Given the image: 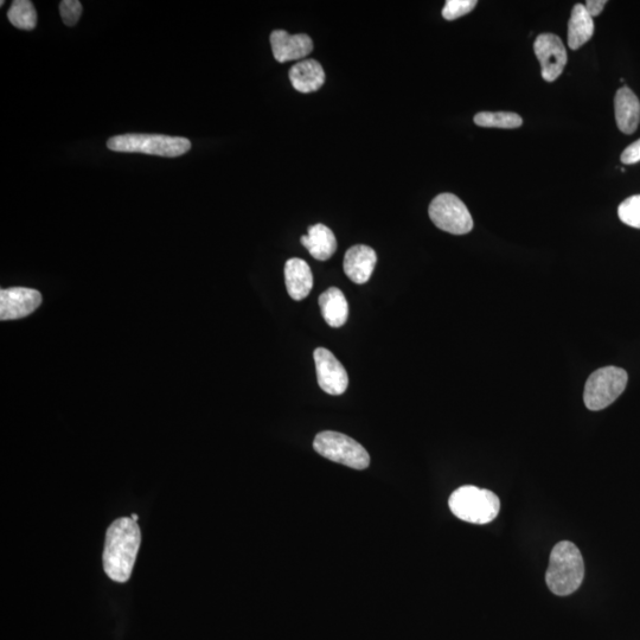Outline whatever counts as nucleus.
<instances>
[{
  "mask_svg": "<svg viewBox=\"0 0 640 640\" xmlns=\"http://www.w3.org/2000/svg\"><path fill=\"white\" fill-rule=\"evenodd\" d=\"M142 534L132 518H119L108 528L104 550V569L113 581L126 582L139 552Z\"/></svg>",
  "mask_w": 640,
  "mask_h": 640,
  "instance_id": "f257e3e1",
  "label": "nucleus"
},
{
  "mask_svg": "<svg viewBox=\"0 0 640 640\" xmlns=\"http://www.w3.org/2000/svg\"><path fill=\"white\" fill-rule=\"evenodd\" d=\"M585 578L584 558L574 543L562 541L550 554L546 582L549 590L559 597L578 591Z\"/></svg>",
  "mask_w": 640,
  "mask_h": 640,
  "instance_id": "f03ea898",
  "label": "nucleus"
},
{
  "mask_svg": "<svg viewBox=\"0 0 640 640\" xmlns=\"http://www.w3.org/2000/svg\"><path fill=\"white\" fill-rule=\"evenodd\" d=\"M107 147L114 152L145 153V155L175 158L189 152L190 140L164 134L127 133L110 138Z\"/></svg>",
  "mask_w": 640,
  "mask_h": 640,
  "instance_id": "7ed1b4c3",
  "label": "nucleus"
},
{
  "mask_svg": "<svg viewBox=\"0 0 640 640\" xmlns=\"http://www.w3.org/2000/svg\"><path fill=\"white\" fill-rule=\"evenodd\" d=\"M448 507L459 520L473 524H488L498 516L501 501L492 491L466 485L453 492Z\"/></svg>",
  "mask_w": 640,
  "mask_h": 640,
  "instance_id": "20e7f679",
  "label": "nucleus"
},
{
  "mask_svg": "<svg viewBox=\"0 0 640 640\" xmlns=\"http://www.w3.org/2000/svg\"><path fill=\"white\" fill-rule=\"evenodd\" d=\"M313 448L320 456L355 470H366L370 464L366 448L348 435L325 431L317 434Z\"/></svg>",
  "mask_w": 640,
  "mask_h": 640,
  "instance_id": "39448f33",
  "label": "nucleus"
},
{
  "mask_svg": "<svg viewBox=\"0 0 640 640\" xmlns=\"http://www.w3.org/2000/svg\"><path fill=\"white\" fill-rule=\"evenodd\" d=\"M629 376L622 368H601L587 380L584 393L585 405L590 411H601L611 406L624 393Z\"/></svg>",
  "mask_w": 640,
  "mask_h": 640,
  "instance_id": "423d86ee",
  "label": "nucleus"
},
{
  "mask_svg": "<svg viewBox=\"0 0 640 640\" xmlns=\"http://www.w3.org/2000/svg\"><path fill=\"white\" fill-rule=\"evenodd\" d=\"M428 213L435 226L446 233L465 235L473 229L470 211L456 195H438L432 201Z\"/></svg>",
  "mask_w": 640,
  "mask_h": 640,
  "instance_id": "0eeeda50",
  "label": "nucleus"
},
{
  "mask_svg": "<svg viewBox=\"0 0 640 640\" xmlns=\"http://www.w3.org/2000/svg\"><path fill=\"white\" fill-rule=\"evenodd\" d=\"M319 387L329 395H342L349 386V376L343 364L331 351L318 348L313 352Z\"/></svg>",
  "mask_w": 640,
  "mask_h": 640,
  "instance_id": "6e6552de",
  "label": "nucleus"
},
{
  "mask_svg": "<svg viewBox=\"0 0 640 640\" xmlns=\"http://www.w3.org/2000/svg\"><path fill=\"white\" fill-rule=\"evenodd\" d=\"M534 50L541 63L542 78L547 82L558 79L568 61L561 38L554 34H542L536 38Z\"/></svg>",
  "mask_w": 640,
  "mask_h": 640,
  "instance_id": "1a4fd4ad",
  "label": "nucleus"
},
{
  "mask_svg": "<svg viewBox=\"0 0 640 640\" xmlns=\"http://www.w3.org/2000/svg\"><path fill=\"white\" fill-rule=\"evenodd\" d=\"M42 303L40 292L14 287L0 292V319L14 320L31 315Z\"/></svg>",
  "mask_w": 640,
  "mask_h": 640,
  "instance_id": "9d476101",
  "label": "nucleus"
},
{
  "mask_svg": "<svg viewBox=\"0 0 640 640\" xmlns=\"http://www.w3.org/2000/svg\"><path fill=\"white\" fill-rule=\"evenodd\" d=\"M271 47L274 59L285 63L305 59L312 53L313 43L306 34L291 35L285 30H275L271 34Z\"/></svg>",
  "mask_w": 640,
  "mask_h": 640,
  "instance_id": "9b49d317",
  "label": "nucleus"
},
{
  "mask_svg": "<svg viewBox=\"0 0 640 640\" xmlns=\"http://www.w3.org/2000/svg\"><path fill=\"white\" fill-rule=\"evenodd\" d=\"M377 255L366 245L351 247L344 256V272L357 285L368 283L376 267Z\"/></svg>",
  "mask_w": 640,
  "mask_h": 640,
  "instance_id": "f8f14e48",
  "label": "nucleus"
},
{
  "mask_svg": "<svg viewBox=\"0 0 640 640\" xmlns=\"http://www.w3.org/2000/svg\"><path fill=\"white\" fill-rule=\"evenodd\" d=\"M285 284L288 294L296 302L309 296L313 287V275L306 261L293 258L286 262Z\"/></svg>",
  "mask_w": 640,
  "mask_h": 640,
  "instance_id": "ddd939ff",
  "label": "nucleus"
},
{
  "mask_svg": "<svg viewBox=\"0 0 640 640\" xmlns=\"http://www.w3.org/2000/svg\"><path fill=\"white\" fill-rule=\"evenodd\" d=\"M614 111L619 130L625 134L637 131L640 121V102L629 87L620 88L614 99Z\"/></svg>",
  "mask_w": 640,
  "mask_h": 640,
  "instance_id": "4468645a",
  "label": "nucleus"
},
{
  "mask_svg": "<svg viewBox=\"0 0 640 640\" xmlns=\"http://www.w3.org/2000/svg\"><path fill=\"white\" fill-rule=\"evenodd\" d=\"M292 86L299 93H312L319 91L325 82V72L316 60L300 61L290 69Z\"/></svg>",
  "mask_w": 640,
  "mask_h": 640,
  "instance_id": "2eb2a0df",
  "label": "nucleus"
},
{
  "mask_svg": "<svg viewBox=\"0 0 640 640\" xmlns=\"http://www.w3.org/2000/svg\"><path fill=\"white\" fill-rule=\"evenodd\" d=\"M302 245L307 248L312 258L326 261L337 251V240L334 232L322 223L309 228V233L302 236Z\"/></svg>",
  "mask_w": 640,
  "mask_h": 640,
  "instance_id": "dca6fc26",
  "label": "nucleus"
},
{
  "mask_svg": "<svg viewBox=\"0 0 640 640\" xmlns=\"http://www.w3.org/2000/svg\"><path fill=\"white\" fill-rule=\"evenodd\" d=\"M320 312L331 328H341L349 317V304L344 293L337 287L326 290L318 299Z\"/></svg>",
  "mask_w": 640,
  "mask_h": 640,
  "instance_id": "f3484780",
  "label": "nucleus"
},
{
  "mask_svg": "<svg viewBox=\"0 0 640 640\" xmlns=\"http://www.w3.org/2000/svg\"><path fill=\"white\" fill-rule=\"evenodd\" d=\"M594 34L593 18L585 5L576 4L568 23V46L576 50L591 40Z\"/></svg>",
  "mask_w": 640,
  "mask_h": 640,
  "instance_id": "a211bd4d",
  "label": "nucleus"
},
{
  "mask_svg": "<svg viewBox=\"0 0 640 640\" xmlns=\"http://www.w3.org/2000/svg\"><path fill=\"white\" fill-rule=\"evenodd\" d=\"M8 18L15 28L34 30L37 24V12L30 0H15L8 11Z\"/></svg>",
  "mask_w": 640,
  "mask_h": 640,
  "instance_id": "6ab92c4d",
  "label": "nucleus"
},
{
  "mask_svg": "<svg viewBox=\"0 0 640 640\" xmlns=\"http://www.w3.org/2000/svg\"><path fill=\"white\" fill-rule=\"evenodd\" d=\"M476 125L480 127L517 128L522 126L520 115L510 112H482L475 117Z\"/></svg>",
  "mask_w": 640,
  "mask_h": 640,
  "instance_id": "aec40b11",
  "label": "nucleus"
},
{
  "mask_svg": "<svg viewBox=\"0 0 640 640\" xmlns=\"http://www.w3.org/2000/svg\"><path fill=\"white\" fill-rule=\"evenodd\" d=\"M620 221L632 228L640 229V195L627 198L618 209Z\"/></svg>",
  "mask_w": 640,
  "mask_h": 640,
  "instance_id": "412c9836",
  "label": "nucleus"
},
{
  "mask_svg": "<svg viewBox=\"0 0 640 640\" xmlns=\"http://www.w3.org/2000/svg\"><path fill=\"white\" fill-rule=\"evenodd\" d=\"M476 5V0H447L443 10V17L447 21H454V19L470 14L476 8Z\"/></svg>",
  "mask_w": 640,
  "mask_h": 640,
  "instance_id": "4be33fe9",
  "label": "nucleus"
},
{
  "mask_svg": "<svg viewBox=\"0 0 640 640\" xmlns=\"http://www.w3.org/2000/svg\"><path fill=\"white\" fill-rule=\"evenodd\" d=\"M60 14L67 27H74L78 24L82 15V4L79 0H63L60 3Z\"/></svg>",
  "mask_w": 640,
  "mask_h": 640,
  "instance_id": "5701e85b",
  "label": "nucleus"
},
{
  "mask_svg": "<svg viewBox=\"0 0 640 640\" xmlns=\"http://www.w3.org/2000/svg\"><path fill=\"white\" fill-rule=\"evenodd\" d=\"M622 163L625 165H632L640 162V139L637 142L626 147L622 153Z\"/></svg>",
  "mask_w": 640,
  "mask_h": 640,
  "instance_id": "b1692460",
  "label": "nucleus"
},
{
  "mask_svg": "<svg viewBox=\"0 0 640 640\" xmlns=\"http://www.w3.org/2000/svg\"><path fill=\"white\" fill-rule=\"evenodd\" d=\"M606 4V0H588L585 8L588 14L593 18L599 16L601 12H603Z\"/></svg>",
  "mask_w": 640,
  "mask_h": 640,
  "instance_id": "393cba45",
  "label": "nucleus"
},
{
  "mask_svg": "<svg viewBox=\"0 0 640 640\" xmlns=\"http://www.w3.org/2000/svg\"><path fill=\"white\" fill-rule=\"evenodd\" d=\"M132 520L137 522L139 520V516L136 515V514H133L132 515Z\"/></svg>",
  "mask_w": 640,
  "mask_h": 640,
  "instance_id": "a878e982",
  "label": "nucleus"
}]
</instances>
